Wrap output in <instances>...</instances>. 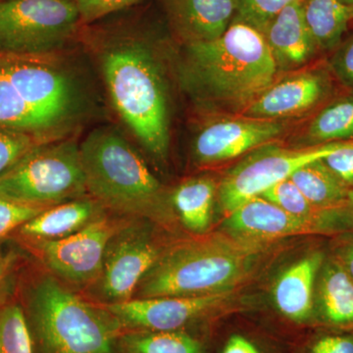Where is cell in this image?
<instances>
[{
	"label": "cell",
	"mask_w": 353,
	"mask_h": 353,
	"mask_svg": "<svg viewBox=\"0 0 353 353\" xmlns=\"http://www.w3.org/2000/svg\"><path fill=\"white\" fill-rule=\"evenodd\" d=\"M290 179L313 205L323 210H331L348 201L350 190L347 189V183L323 159L304 165Z\"/></svg>",
	"instance_id": "obj_22"
},
{
	"label": "cell",
	"mask_w": 353,
	"mask_h": 353,
	"mask_svg": "<svg viewBox=\"0 0 353 353\" xmlns=\"http://www.w3.org/2000/svg\"><path fill=\"white\" fill-rule=\"evenodd\" d=\"M263 246L208 234L165 248L143 276L132 299L201 296L232 292L252 275Z\"/></svg>",
	"instance_id": "obj_3"
},
{
	"label": "cell",
	"mask_w": 353,
	"mask_h": 353,
	"mask_svg": "<svg viewBox=\"0 0 353 353\" xmlns=\"http://www.w3.org/2000/svg\"><path fill=\"white\" fill-rule=\"evenodd\" d=\"M282 130V124L273 119L218 121L199 132L194 141V154L204 164L233 159L268 145Z\"/></svg>",
	"instance_id": "obj_14"
},
{
	"label": "cell",
	"mask_w": 353,
	"mask_h": 353,
	"mask_svg": "<svg viewBox=\"0 0 353 353\" xmlns=\"http://www.w3.org/2000/svg\"><path fill=\"white\" fill-rule=\"evenodd\" d=\"M339 262L353 281V243L341 250Z\"/></svg>",
	"instance_id": "obj_37"
},
{
	"label": "cell",
	"mask_w": 353,
	"mask_h": 353,
	"mask_svg": "<svg viewBox=\"0 0 353 353\" xmlns=\"http://www.w3.org/2000/svg\"><path fill=\"white\" fill-rule=\"evenodd\" d=\"M48 208L0 199V241L10 238L26 222Z\"/></svg>",
	"instance_id": "obj_30"
},
{
	"label": "cell",
	"mask_w": 353,
	"mask_h": 353,
	"mask_svg": "<svg viewBox=\"0 0 353 353\" xmlns=\"http://www.w3.org/2000/svg\"><path fill=\"white\" fill-rule=\"evenodd\" d=\"M139 220L132 218L106 248L101 275L94 284L104 305L132 299L141 279L163 252Z\"/></svg>",
	"instance_id": "obj_11"
},
{
	"label": "cell",
	"mask_w": 353,
	"mask_h": 353,
	"mask_svg": "<svg viewBox=\"0 0 353 353\" xmlns=\"http://www.w3.org/2000/svg\"><path fill=\"white\" fill-rule=\"evenodd\" d=\"M217 188L214 181L196 178L181 183L171 196L183 226L192 233L208 231Z\"/></svg>",
	"instance_id": "obj_21"
},
{
	"label": "cell",
	"mask_w": 353,
	"mask_h": 353,
	"mask_svg": "<svg viewBox=\"0 0 353 353\" xmlns=\"http://www.w3.org/2000/svg\"><path fill=\"white\" fill-rule=\"evenodd\" d=\"M221 353H262L259 345L243 334H233L228 338Z\"/></svg>",
	"instance_id": "obj_35"
},
{
	"label": "cell",
	"mask_w": 353,
	"mask_h": 353,
	"mask_svg": "<svg viewBox=\"0 0 353 353\" xmlns=\"http://www.w3.org/2000/svg\"><path fill=\"white\" fill-rule=\"evenodd\" d=\"M303 9L315 46L321 48L338 43L353 17V7L341 0H303Z\"/></svg>",
	"instance_id": "obj_23"
},
{
	"label": "cell",
	"mask_w": 353,
	"mask_h": 353,
	"mask_svg": "<svg viewBox=\"0 0 353 353\" xmlns=\"http://www.w3.org/2000/svg\"><path fill=\"white\" fill-rule=\"evenodd\" d=\"M51 143L36 134L0 128V176L36 146Z\"/></svg>",
	"instance_id": "obj_28"
},
{
	"label": "cell",
	"mask_w": 353,
	"mask_h": 353,
	"mask_svg": "<svg viewBox=\"0 0 353 353\" xmlns=\"http://www.w3.org/2000/svg\"><path fill=\"white\" fill-rule=\"evenodd\" d=\"M317 316L330 329H353V281L339 261L323 269Z\"/></svg>",
	"instance_id": "obj_20"
},
{
	"label": "cell",
	"mask_w": 353,
	"mask_h": 353,
	"mask_svg": "<svg viewBox=\"0 0 353 353\" xmlns=\"http://www.w3.org/2000/svg\"><path fill=\"white\" fill-rule=\"evenodd\" d=\"M309 136L327 141L353 136V99L336 102L323 110L309 127Z\"/></svg>",
	"instance_id": "obj_26"
},
{
	"label": "cell",
	"mask_w": 353,
	"mask_h": 353,
	"mask_svg": "<svg viewBox=\"0 0 353 353\" xmlns=\"http://www.w3.org/2000/svg\"><path fill=\"white\" fill-rule=\"evenodd\" d=\"M173 27L190 43L224 34L236 13V0H165Z\"/></svg>",
	"instance_id": "obj_15"
},
{
	"label": "cell",
	"mask_w": 353,
	"mask_h": 353,
	"mask_svg": "<svg viewBox=\"0 0 353 353\" xmlns=\"http://www.w3.org/2000/svg\"><path fill=\"white\" fill-rule=\"evenodd\" d=\"M131 219L106 214L62 240L12 239L60 281L76 285H94L101 275L108 243Z\"/></svg>",
	"instance_id": "obj_9"
},
{
	"label": "cell",
	"mask_w": 353,
	"mask_h": 353,
	"mask_svg": "<svg viewBox=\"0 0 353 353\" xmlns=\"http://www.w3.org/2000/svg\"><path fill=\"white\" fill-rule=\"evenodd\" d=\"M343 183H353V143H345L323 159Z\"/></svg>",
	"instance_id": "obj_34"
},
{
	"label": "cell",
	"mask_w": 353,
	"mask_h": 353,
	"mask_svg": "<svg viewBox=\"0 0 353 353\" xmlns=\"http://www.w3.org/2000/svg\"><path fill=\"white\" fill-rule=\"evenodd\" d=\"M88 194L80 146L55 141L36 146L0 176V199L51 208Z\"/></svg>",
	"instance_id": "obj_7"
},
{
	"label": "cell",
	"mask_w": 353,
	"mask_h": 353,
	"mask_svg": "<svg viewBox=\"0 0 353 353\" xmlns=\"http://www.w3.org/2000/svg\"><path fill=\"white\" fill-rule=\"evenodd\" d=\"M343 143H325L299 150L262 146L224 176L218 190L221 208L229 215L248 199L290 178L304 165L324 159Z\"/></svg>",
	"instance_id": "obj_10"
},
{
	"label": "cell",
	"mask_w": 353,
	"mask_h": 353,
	"mask_svg": "<svg viewBox=\"0 0 353 353\" xmlns=\"http://www.w3.org/2000/svg\"><path fill=\"white\" fill-rule=\"evenodd\" d=\"M322 228L285 212L261 196L234 209L223 224V231L232 238L259 245L287 236L321 233Z\"/></svg>",
	"instance_id": "obj_13"
},
{
	"label": "cell",
	"mask_w": 353,
	"mask_h": 353,
	"mask_svg": "<svg viewBox=\"0 0 353 353\" xmlns=\"http://www.w3.org/2000/svg\"><path fill=\"white\" fill-rule=\"evenodd\" d=\"M78 81L50 54L0 51V128L57 141L83 109Z\"/></svg>",
	"instance_id": "obj_2"
},
{
	"label": "cell",
	"mask_w": 353,
	"mask_h": 353,
	"mask_svg": "<svg viewBox=\"0 0 353 353\" xmlns=\"http://www.w3.org/2000/svg\"><path fill=\"white\" fill-rule=\"evenodd\" d=\"M80 21L72 0H4L0 2V51L51 54Z\"/></svg>",
	"instance_id": "obj_8"
},
{
	"label": "cell",
	"mask_w": 353,
	"mask_h": 353,
	"mask_svg": "<svg viewBox=\"0 0 353 353\" xmlns=\"http://www.w3.org/2000/svg\"><path fill=\"white\" fill-rule=\"evenodd\" d=\"M343 3L347 4L348 6L353 7V0H341Z\"/></svg>",
	"instance_id": "obj_39"
},
{
	"label": "cell",
	"mask_w": 353,
	"mask_h": 353,
	"mask_svg": "<svg viewBox=\"0 0 353 353\" xmlns=\"http://www.w3.org/2000/svg\"><path fill=\"white\" fill-rule=\"evenodd\" d=\"M119 353H204L202 341L180 331H124L117 341Z\"/></svg>",
	"instance_id": "obj_24"
},
{
	"label": "cell",
	"mask_w": 353,
	"mask_h": 353,
	"mask_svg": "<svg viewBox=\"0 0 353 353\" xmlns=\"http://www.w3.org/2000/svg\"><path fill=\"white\" fill-rule=\"evenodd\" d=\"M139 1L141 0H76L75 2L81 21L90 23Z\"/></svg>",
	"instance_id": "obj_33"
},
{
	"label": "cell",
	"mask_w": 353,
	"mask_h": 353,
	"mask_svg": "<svg viewBox=\"0 0 353 353\" xmlns=\"http://www.w3.org/2000/svg\"><path fill=\"white\" fill-rule=\"evenodd\" d=\"M323 260L321 252L310 253L288 268L276 282V307L290 321L305 324L312 319L313 290Z\"/></svg>",
	"instance_id": "obj_19"
},
{
	"label": "cell",
	"mask_w": 353,
	"mask_h": 353,
	"mask_svg": "<svg viewBox=\"0 0 353 353\" xmlns=\"http://www.w3.org/2000/svg\"><path fill=\"white\" fill-rule=\"evenodd\" d=\"M323 92L321 77L314 73L296 74L267 88L246 108V113L262 119L294 115L314 105Z\"/></svg>",
	"instance_id": "obj_18"
},
{
	"label": "cell",
	"mask_w": 353,
	"mask_h": 353,
	"mask_svg": "<svg viewBox=\"0 0 353 353\" xmlns=\"http://www.w3.org/2000/svg\"><path fill=\"white\" fill-rule=\"evenodd\" d=\"M306 353H353V329H331L317 334Z\"/></svg>",
	"instance_id": "obj_32"
},
{
	"label": "cell",
	"mask_w": 353,
	"mask_h": 353,
	"mask_svg": "<svg viewBox=\"0 0 353 353\" xmlns=\"http://www.w3.org/2000/svg\"><path fill=\"white\" fill-rule=\"evenodd\" d=\"M25 250L12 238L0 241V292L15 284L26 260Z\"/></svg>",
	"instance_id": "obj_31"
},
{
	"label": "cell",
	"mask_w": 353,
	"mask_h": 353,
	"mask_svg": "<svg viewBox=\"0 0 353 353\" xmlns=\"http://www.w3.org/2000/svg\"><path fill=\"white\" fill-rule=\"evenodd\" d=\"M296 0H236L234 17L263 32L272 20L285 6Z\"/></svg>",
	"instance_id": "obj_29"
},
{
	"label": "cell",
	"mask_w": 353,
	"mask_h": 353,
	"mask_svg": "<svg viewBox=\"0 0 353 353\" xmlns=\"http://www.w3.org/2000/svg\"><path fill=\"white\" fill-rule=\"evenodd\" d=\"M348 202H350V208H352L353 214V190H350V194H348Z\"/></svg>",
	"instance_id": "obj_38"
},
{
	"label": "cell",
	"mask_w": 353,
	"mask_h": 353,
	"mask_svg": "<svg viewBox=\"0 0 353 353\" xmlns=\"http://www.w3.org/2000/svg\"><path fill=\"white\" fill-rule=\"evenodd\" d=\"M102 69L114 106L155 157L169 150L168 101L161 69L148 44L122 38L104 50Z\"/></svg>",
	"instance_id": "obj_5"
},
{
	"label": "cell",
	"mask_w": 353,
	"mask_h": 353,
	"mask_svg": "<svg viewBox=\"0 0 353 353\" xmlns=\"http://www.w3.org/2000/svg\"><path fill=\"white\" fill-rule=\"evenodd\" d=\"M232 292L201 296L132 299L104 305L124 331H180L229 306Z\"/></svg>",
	"instance_id": "obj_12"
},
{
	"label": "cell",
	"mask_w": 353,
	"mask_h": 353,
	"mask_svg": "<svg viewBox=\"0 0 353 353\" xmlns=\"http://www.w3.org/2000/svg\"><path fill=\"white\" fill-rule=\"evenodd\" d=\"M106 209L90 197H80L51 206L26 222L10 236L32 241H57L78 233L106 215Z\"/></svg>",
	"instance_id": "obj_16"
},
{
	"label": "cell",
	"mask_w": 353,
	"mask_h": 353,
	"mask_svg": "<svg viewBox=\"0 0 353 353\" xmlns=\"http://www.w3.org/2000/svg\"><path fill=\"white\" fill-rule=\"evenodd\" d=\"M278 67L263 32L234 17L224 34L188 43V75L199 94L248 108L275 80Z\"/></svg>",
	"instance_id": "obj_4"
},
{
	"label": "cell",
	"mask_w": 353,
	"mask_h": 353,
	"mask_svg": "<svg viewBox=\"0 0 353 353\" xmlns=\"http://www.w3.org/2000/svg\"><path fill=\"white\" fill-rule=\"evenodd\" d=\"M80 150L88 194L106 210L137 219H161V183L119 132L94 130Z\"/></svg>",
	"instance_id": "obj_6"
},
{
	"label": "cell",
	"mask_w": 353,
	"mask_h": 353,
	"mask_svg": "<svg viewBox=\"0 0 353 353\" xmlns=\"http://www.w3.org/2000/svg\"><path fill=\"white\" fill-rule=\"evenodd\" d=\"M340 69L343 75L353 83V39L345 46L341 55Z\"/></svg>",
	"instance_id": "obj_36"
},
{
	"label": "cell",
	"mask_w": 353,
	"mask_h": 353,
	"mask_svg": "<svg viewBox=\"0 0 353 353\" xmlns=\"http://www.w3.org/2000/svg\"><path fill=\"white\" fill-rule=\"evenodd\" d=\"M260 196L276 204L285 212L301 219L311 221L320 226H322L323 215L329 211L313 205L290 178L272 185Z\"/></svg>",
	"instance_id": "obj_27"
},
{
	"label": "cell",
	"mask_w": 353,
	"mask_h": 353,
	"mask_svg": "<svg viewBox=\"0 0 353 353\" xmlns=\"http://www.w3.org/2000/svg\"><path fill=\"white\" fill-rule=\"evenodd\" d=\"M34 353H115L123 333L103 305L72 292L50 272L31 270L26 260L15 283Z\"/></svg>",
	"instance_id": "obj_1"
},
{
	"label": "cell",
	"mask_w": 353,
	"mask_h": 353,
	"mask_svg": "<svg viewBox=\"0 0 353 353\" xmlns=\"http://www.w3.org/2000/svg\"><path fill=\"white\" fill-rule=\"evenodd\" d=\"M0 353H34L15 285L0 292Z\"/></svg>",
	"instance_id": "obj_25"
},
{
	"label": "cell",
	"mask_w": 353,
	"mask_h": 353,
	"mask_svg": "<svg viewBox=\"0 0 353 353\" xmlns=\"http://www.w3.org/2000/svg\"><path fill=\"white\" fill-rule=\"evenodd\" d=\"M303 1L296 0L285 6L265 30V38L278 69L301 66L315 50L314 41L304 20Z\"/></svg>",
	"instance_id": "obj_17"
}]
</instances>
